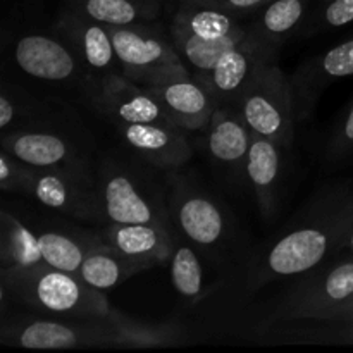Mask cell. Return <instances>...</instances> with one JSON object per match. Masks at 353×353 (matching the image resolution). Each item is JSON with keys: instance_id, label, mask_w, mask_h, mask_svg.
<instances>
[{"instance_id": "1", "label": "cell", "mask_w": 353, "mask_h": 353, "mask_svg": "<svg viewBox=\"0 0 353 353\" xmlns=\"http://www.w3.org/2000/svg\"><path fill=\"white\" fill-rule=\"evenodd\" d=\"M174 338L169 327L137 323L114 310L109 316L57 319H14L2 326L7 347L65 350L90 347H157Z\"/></svg>"}, {"instance_id": "2", "label": "cell", "mask_w": 353, "mask_h": 353, "mask_svg": "<svg viewBox=\"0 0 353 353\" xmlns=\"http://www.w3.org/2000/svg\"><path fill=\"white\" fill-rule=\"evenodd\" d=\"M352 200L340 193L324 196L321 193L295 224L269 247L257 269L261 283L276 278H292L319 268L336 248L343 219Z\"/></svg>"}, {"instance_id": "3", "label": "cell", "mask_w": 353, "mask_h": 353, "mask_svg": "<svg viewBox=\"0 0 353 353\" xmlns=\"http://www.w3.org/2000/svg\"><path fill=\"white\" fill-rule=\"evenodd\" d=\"M2 292L45 314L65 317H99L112 314L102 290L79 276L47 264L33 268H0Z\"/></svg>"}, {"instance_id": "4", "label": "cell", "mask_w": 353, "mask_h": 353, "mask_svg": "<svg viewBox=\"0 0 353 353\" xmlns=\"http://www.w3.org/2000/svg\"><path fill=\"white\" fill-rule=\"evenodd\" d=\"M171 23V41L193 74L203 76L230 48L250 34L234 14L200 0H179Z\"/></svg>"}, {"instance_id": "5", "label": "cell", "mask_w": 353, "mask_h": 353, "mask_svg": "<svg viewBox=\"0 0 353 353\" xmlns=\"http://www.w3.org/2000/svg\"><path fill=\"white\" fill-rule=\"evenodd\" d=\"M234 107L257 137L292 147L295 131V93L276 59L265 64L243 90Z\"/></svg>"}, {"instance_id": "6", "label": "cell", "mask_w": 353, "mask_h": 353, "mask_svg": "<svg viewBox=\"0 0 353 353\" xmlns=\"http://www.w3.org/2000/svg\"><path fill=\"white\" fill-rule=\"evenodd\" d=\"M121 74L143 86H155L190 72L174 43L152 24L109 26Z\"/></svg>"}, {"instance_id": "7", "label": "cell", "mask_w": 353, "mask_h": 353, "mask_svg": "<svg viewBox=\"0 0 353 353\" xmlns=\"http://www.w3.org/2000/svg\"><path fill=\"white\" fill-rule=\"evenodd\" d=\"M305 274L276 310V319H338L353 302V261Z\"/></svg>"}, {"instance_id": "8", "label": "cell", "mask_w": 353, "mask_h": 353, "mask_svg": "<svg viewBox=\"0 0 353 353\" xmlns=\"http://www.w3.org/2000/svg\"><path fill=\"white\" fill-rule=\"evenodd\" d=\"M21 193L68 216L100 217L99 188L92 185L83 168L37 169L28 165Z\"/></svg>"}, {"instance_id": "9", "label": "cell", "mask_w": 353, "mask_h": 353, "mask_svg": "<svg viewBox=\"0 0 353 353\" xmlns=\"http://www.w3.org/2000/svg\"><path fill=\"white\" fill-rule=\"evenodd\" d=\"M100 216L117 224H168V212L155 196L133 174L121 169H107L99 185Z\"/></svg>"}, {"instance_id": "10", "label": "cell", "mask_w": 353, "mask_h": 353, "mask_svg": "<svg viewBox=\"0 0 353 353\" xmlns=\"http://www.w3.org/2000/svg\"><path fill=\"white\" fill-rule=\"evenodd\" d=\"M276 47L278 45L265 40L254 28L243 41L230 48L207 74L199 78L205 81L219 105H234L254 76L274 61Z\"/></svg>"}, {"instance_id": "11", "label": "cell", "mask_w": 353, "mask_h": 353, "mask_svg": "<svg viewBox=\"0 0 353 353\" xmlns=\"http://www.w3.org/2000/svg\"><path fill=\"white\" fill-rule=\"evenodd\" d=\"M95 103L114 124H174L169 119L159 97L148 86L109 74L95 81Z\"/></svg>"}, {"instance_id": "12", "label": "cell", "mask_w": 353, "mask_h": 353, "mask_svg": "<svg viewBox=\"0 0 353 353\" xmlns=\"http://www.w3.org/2000/svg\"><path fill=\"white\" fill-rule=\"evenodd\" d=\"M55 31L57 37L74 52L81 68L88 71L95 81L114 74L112 69L119 68L110 30L105 24L68 7L59 17Z\"/></svg>"}, {"instance_id": "13", "label": "cell", "mask_w": 353, "mask_h": 353, "mask_svg": "<svg viewBox=\"0 0 353 353\" xmlns=\"http://www.w3.org/2000/svg\"><path fill=\"white\" fill-rule=\"evenodd\" d=\"M148 88L159 97L169 119L185 131L209 126L214 110L219 105L205 81L192 71Z\"/></svg>"}, {"instance_id": "14", "label": "cell", "mask_w": 353, "mask_h": 353, "mask_svg": "<svg viewBox=\"0 0 353 353\" xmlns=\"http://www.w3.org/2000/svg\"><path fill=\"white\" fill-rule=\"evenodd\" d=\"M116 128L138 157L159 169H176L193 155L185 130L176 124H116Z\"/></svg>"}, {"instance_id": "15", "label": "cell", "mask_w": 353, "mask_h": 353, "mask_svg": "<svg viewBox=\"0 0 353 353\" xmlns=\"http://www.w3.org/2000/svg\"><path fill=\"white\" fill-rule=\"evenodd\" d=\"M12 54L24 74L41 81H69L81 69L74 52L57 34H24L17 40Z\"/></svg>"}, {"instance_id": "16", "label": "cell", "mask_w": 353, "mask_h": 353, "mask_svg": "<svg viewBox=\"0 0 353 353\" xmlns=\"http://www.w3.org/2000/svg\"><path fill=\"white\" fill-rule=\"evenodd\" d=\"M2 150L30 168H83L76 147L55 131L10 130L2 137Z\"/></svg>"}, {"instance_id": "17", "label": "cell", "mask_w": 353, "mask_h": 353, "mask_svg": "<svg viewBox=\"0 0 353 353\" xmlns=\"http://www.w3.org/2000/svg\"><path fill=\"white\" fill-rule=\"evenodd\" d=\"M254 137L236 107L217 105L209 123L207 143L214 161L234 178L245 176V165Z\"/></svg>"}, {"instance_id": "18", "label": "cell", "mask_w": 353, "mask_h": 353, "mask_svg": "<svg viewBox=\"0 0 353 353\" xmlns=\"http://www.w3.org/2000/svg\"><path fill=\"white\" fill-rule=\"evenodd\" d=\"M172 212L181 233L196 247H217L226 236V217L221 207L205 193L176 190Z\"/></svg>"}, {"instance_id": "19", "label": "cell", "mask_w": 353, "mask_h": 353, "mask_svg": "<svg viewBox=\"0 0 353 353\" xmlns=\"http://www.w3.org/2000/svg\"><path fill=\"white\" fill-rule=\"evenodd\" d=\"M281 164L283 148L276 141L255 134L245 165V178L254 188L259 209L265 221H271L278 214Z\"/></svg>"}, {"instance_id": "20", "label": "cell", "mask_w": 353, "mask_h": 353, "mask_svg": "<svg viewBox=\"0 0 353 353\" xmlns=\"http://www.w3.org/2000/svg\"><path fill=\"white\" fill-rule=\"evenodd\" d=\"M99 234L103 243L110 245L116 250L131 257L154 262L155 265L171 259L174 250V241L169 228L157 224L109 223Z\"/></svg>"}, {"instance_id": "21", "label": "cell", "mask_w": 353, "mask_h": 353, "mask_svg": "<svg viewBox=\"0 0 353 353\" xmlns=\"http://www.w3.org/2000/svg\"><path fill=\"white\" fill-rule=\"evenodd\" d=\"M154 265V262L131 257L102 241L95 248H92L85 257L79 269V278L86 285L105 292V290L116 288L117 285L138 272L148 271Z\"/></svg>"}, {"instance_id": "22", "label": "cell", "mask_w": 353, "mask_h": 353, "mask_svg": "<svg viewBox=\"0 0 353 353\" xmlns=\"http://www.w3.org/2000/svg\"><path fill=\"white\" fill-rule=\"evenodd\" d=\"M69 9L105 26L152 24L159 17L162 0H65Z\"/></svg>"}, {"instance_id": "23", "label": "cell", "mask_w": 353, "mask_h": 353, "mask_svg": "<svg viewBox=\"0 0 353 353\" xmlns=\"http://www.w3.org/2000/svg\"><path fill=\"white\" fill-rule=\"evenodd\" d=\"M100 243V234L57 230L40 233V248L45 264L76 276H79V269L88 252Z\"/></svg>"}, {"instance_id": "24", "label": "cell", "mask_w": 353, "mask_h": 353, "mask_svg": "<svg viewBox=\"0 0 353 353\" xmlns=\"http://www.w3.org/2000/svg\"><path fill=\"white\" fill-rule=\"evenodd\" d=\"M0 268H33L45 264L40 234L7 210L0 214Z\"/></svg>"}, {"instance_id": "25", "label": "cell", "mask_w": 353, "mask_h": 353, "mask_svg": "<svg viewBox=\"0 0 353 353\" xmlns=\"http://www.w3.org/2000/svg\"><path fill=\"white\" fill-rule=\"evenodd\" d=\"M309 0H271L259 19L257 33L271 43L278 45L302 24Z\"/></svg>"}, {"instance_id": "26", "label": "cell", "mask_w": 353, "mask_h": 353, "mask_svg": "<svg viewBox=\"0 0 353 353\" xmlns=\"http://www.w3.org/2000/svg\"><path fill=\"white\" fill-rule=\"evenodd\" d=\"M171 281L183 299L192 302L202 299L203 269L196 252L188 245H174L171 255Z\"/></svg>"}, {"instance_id": "27", "label": "cell", "mask_w": 353, "mask_h": 353, "mask_svg": "<svg viewBox=\"0 0 353 353\" xmlns=\"http://www.w3.org/2000/svg\"><path fill=\"white\" fill-rule=\"evenodd\" d=\"M312 74L309 76V81L317 85L324 79H338L347 78L353 74V40L343 41L336 45L331 50H327L323 57L314 64Z\"/></svg>"}, {"instance_id": "28", "label": "cell", "mask_w": 353, "mask_h": 353, "mask_svg": "<svg viewBox=\"0 0 353 353\" xmlns=\"http://www.w3.org/2000/svg\"><path fill=\"white\" fill-rule=\"evenodd\" d=\"M353 21V0H330L323 9V24L340 28Z\"/></svg>"}, {"instance_id": "29", "label": "cell", "mask_w": 353, "mask_h": 353, "mask_svg": "<svg viewBox=\"0 0 353 353\" xmlns=\"http://www.w3.org/2000/svg\"><path fill=\"white\" fill-rule=\"evenodd\" d=\"M19 109L21 103L17 102L16 97L10 95V92L3 88L2 95H0V128H2L3 133L9 131L10 126H14V123L19 117Z\"/></svg>"}, {"instance_id": "30", "label": "cell", "mask_w": 353, "mask_h": 353, "mask_svg": "<svg viewBox=\"0 0 353 353\" xmlns=\"http://www.w3.org/2000/svg\"><path fill=\"white\" fill-rule=\"evenodd\" d=\"M200 2L216 6L219 7V9L228 10V12L231 14H238V12H250V10L261 9V7L268 6L271 0H200Z\"/></svg>"}, {"instance_id": "31", "label": "cell", "mask_w": 353, "mask_h": 353, "mask_svg": "<svg viewBox=\"0 0 353 353\" xmlns=\"http://www.w3.org/2000/svg\"><path fill=\"white\" fill-rule=\"evenodd\" d=\"M350 147H353V103L350 110H348L347 117H345L343 124H341L340 131H338L336 138H334V141L331 143L330 150L333 152V154H341V152H345Z\"/></svg>"}, {"instance_id": "32", "label": "cell", "mask_w": 353, "mask_h": 353, "mask_svg": "<svg viewBox=\"0 0 353 353\" xmlns=\"http://www.w3.org/2000/svg\"><path fill=\"white\" fill-rule=\"evenodd\" d=\"M323 2H330V0H323Z\"/></svg>"}]
</instances>
